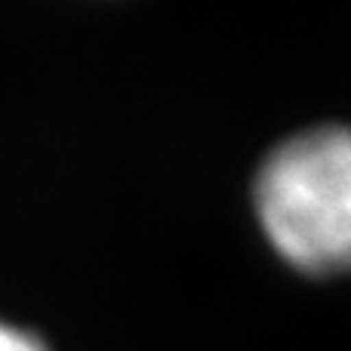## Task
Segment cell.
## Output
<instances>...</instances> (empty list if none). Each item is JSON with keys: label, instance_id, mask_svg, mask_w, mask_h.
Listing matches in <instances>:
<instances>
[{"label": "cell", "instance_id": "7a4b0ae2", "mask_svg": "<svg viewBox=\"0 0 351 351\" xmlns=\"http://www.w3.org/2000/svg\"><path fill=\"white\" fill-rule=\"evenodd\" d=\"M0 351H49L34 333L0 321Z\"/></svg>", "mask_w": 351, "mask_h": 351}, {"label": "cell", "instance_id": "6da1fadb", "mask_svg": "<svg viewBox=\"0 0 351 351\" xmlns=\"http://www.w3.org/2000/svg\"><path fill=\"white\" fill-rule=\"evenodd\" d=\"M253 204L268 243L296 271L351 274V127L280 142L256 173Z\"/></svg>", "mask_w": 351, "mask_h": 351}]
</instances>
